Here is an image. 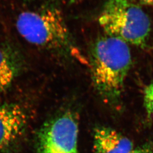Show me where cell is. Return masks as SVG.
I'll return each instance as SVG.
<instances>
[{
    "label": "cell",
    "instance_id": "cell-2",
    "mask_svg": "<svg viewBox=\"0 0 153 153\" xmlns=\"http://www.w3.org/2000/svg\"><path fill=\"white\" fill-rule=\"evenodd\" d=\"M16 27L23 38L36 47L65 56L76 52L65 19L56 7L23 11L16 19Z\"/></svg>",
    "mask_w": 153,
    "mask_h": 153
},
{
    "label": "cell",
    "instance_id": "cell-10",
    "mask_svg": "<svg viewBox=\"0 0 153 153\" xmlns=\"http://www.w3.org/2000/svg\"><path fill=\"white\" fill-rule=\"evenodd\" d=\"M138 5L153 6V0H132Z\"/></svg>",
    "mask_w": 153,
    "mask_h": 153
},
{
    "label": "cell",
    "instance_id": "cell-5",
    "mask_svg": "<svg viewBox=\"0 0 153 153\" xmlns=\"http://www.w3.org/2000/svg\"><path fill=\"white\" fill-rule=\"evenodd\" d=\"M26 123V116L16 104L0 105V153H5L16 141Z\"/></svg>",
    "mask_w": 153,
    "mask_h": 153
},
{
    "label": "cell",
    "instance_id": "cell-3",
    "mask_svg": "<svg viewBox=\"0 0 153 153\" xmlns=\"http://www.w3.org/2000/svg\"><path fill=\"white\" fill-rule=\"evenodd\" d=\"M99 23L104 33L137 47L145 44L151 30L147 14L132 0H107L100 13Z\"/></svg>",
    "mask_w": 153,
    "mask_h": 153
},
{
    "label": "cell",
    "instance_id": "cell-7",
    "mask_svg": "<svg viewBox=\"0 0 153 153\" xmlns=\"http://www.w3.org/2000/svg\"><path fill=\"white\" fill-rule=\"evenodd\" d=\"M21 53L10 44L0 45V93L11 85L23 66Z\"/></svg>",
    "mask_w": 153,
    "mask_h": 153
},
{
    "label": "cell",
    "instance_id": "cell-9",
    "mask_svg": "<svg viewBox=\"0 0 153 153\" xmlns=\"http://www.w3.org/2000/svg\"><path fill=\"white\" fill-rule=\"evenodd\" d=\"M131 153H153V152L149 146H142L133 149Z\"/></svg>",
    "mask_w": 153,
    "mask_h": 153
},
{
    "label": "cell",
    "instance_id": "cell-8",
    "mask_svg": "<svg viewBox=\"0 0 153 153\" xmlns=\"http://www.w3.org/2000/svg\"><path fill=\"white\" fill-rule=\"evenodd\" d=\"M144 104L148 113L153 115V81L145 90Z\"/></svg>",
    "mask_w": 153,
    "mask_h": 153
},
{
    "label": "cell",
    "instance_id": "cell-4",
    "mask_svg": "<svg viewBox=\"0 0 153 153\" xmlns=\"http://www.w3.org/2000/svg\"><path fill=\"white\" fill-rule=\"evenodd\" d=\"M78 124L71 112L56 117L45 124L38 137L40 153H78Z\"/></svg>",
    "mask_w": 153,
    "mask_h": 153
},
{
    "label": "cell",
    "instance_id": "cell-6",
    "mask_svg": "<svg viewBox=\"0 0 153 153\" xmlns=\"http://www.w3.org/2000/svg\"><path fill=\"white\" fill-rule=\"evenodd\" d=\"M93 146L95 153H131L133 150L129 139L108 127L95 130Z\"/></svg>",
    "mask_w": 153,
    "mask_h": 153
},
{
    "label": "cell",
    "instance_id": "cell-1",
    "mask_svg": "<svg viewBox=\"0 0 153 153\" xmlns=\"http://www.w3.org/2000/svg\"><path fill=\"white\" fill-rule=\"evenodd\" d=\"M131 65L129 44L114 36L104 33L90 48L93 83L100 94L112 103L120 98Z\"/></svg>",
    "mask_w": 153,
    "mask_h": 153
}]
</instances>
